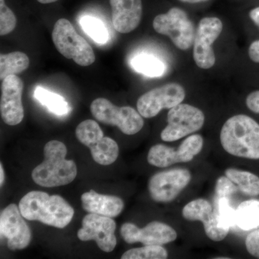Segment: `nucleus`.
Returning <instances> with one entry per match:
<instances>
[{"mask_svg": "<svg viewBox=\"0 0 259 259\" xmlns=\"http://www.w3.org/2000/svg\"><path fill=\"white\" fill-rule=\"evenodd\" d=\"M19 208L28 221H36L48 226L64 228L74 217V210L60 195L32 191L20 199Z\"/></svg>", "mask_w": 259, "mask_h": 259, "instance_id": "1", "label": "nucleus"}, {"mask_svg": "<svg viewBox=\"0 0 259 259\" xmlns=\"http://www.w3.org/2000/svg\"><path fill=\"white\" fill-rule=\"evenodd\" d=\"M225 151L237 157L259 159V124L245 115L233 116L221 131Z\"/></svg>", "mask_w": 259, "mask_h": 259, "instance_id": "2", "label": "nucleus"}, {"mask_svg": "<svg viewBox=\"0 0 259 259\" xmlns=\"http://www.w3.org/2000/svg\"><path fill=\"white\" fill-rule=\"evenodd\" d=\"M44 160L32 171V178L44 187L69 185L77 175V167L72 160H66L67 148L59 141H51L44 148Z\"/></svg>", "mask_w": 259, "mask_h": 259, "instance_id": "3", "label": "nucleus"}, {"mask_svg": "<svg viewBox=\"0 0 259 259\" xmlns=\"http://www.w3.org/2000/svg\"><path fill=\"white\" fill-rule=\"evenodd\" d=\"M52 39L58 51L76 64L88 66L95 61L93 48L76 32L69 20L59 19L54 25Z\"/></svg>", "mask_w": 259, "mask_h": 259, "instance_id": "4", "label": "nucleus"}, {"mask_svg": "<svg viewBox=\"0 0 259 259\" xmlns=\"http://www.w3.org/2000/svg\"><path fill=\"white\" fill-rule=\"evenodd\" d=\"M96 120L105 125L117 126L124 134H138L144 125V119L133 107H117L105 98H97L90 105Z\"/></svg>", "mask_w": 259, "mask_h": 259, "instance_id": "5", "label": "nucleus"}, {"mask_svg": "<svg viewBox=\"0 0 259 259\" xmlns=\"http://www.w3.org/2000/svg\"><path fill=\"white\" fill-rule=\"evenodd\" d=\"M76 139L88 147L94 161L103 166L112 164L117 160L119 147L113 139L105 137L96 121H83L76 129Z\"/></svg>", "mask_w": 259, "mask_h": 259, "instance_id": "6", "label": "nucleus"}, {"mask_svg": "<svg viewBox=\"0 0 259 259\" xmlns=\"http://www.w3.org/2000/svg\"><path fill=\"white\" fill-rule=\"evenodd\" d=\"M153 27L156 32L167 35L175 47L182 51L193 45L195 30L187 13L178 8H173L166 14L158 15L154 18Z\"/></svg>", "mask_w": 259, "mask_h": 259, "instance_id": "7", "label": "nucleus"}, {"mask_svg": "<svg viewBox=\"0 0 259 259\" xmlns=\"http://www.w3.org/2000/svg\"><path fill=\"white\" fill-rule=\"evenodd\" d=\"M168 125L162 131L161 139L166 142L178 141L202 128L204 115L197 107L180 104L168 112Z\"/></svg>", "mask_w": 259, "mask_h": 259, "instance_id": "8", "label": "nucleus"}, {"mask_svg": "<svg viewBox=\"0 0 259 259\" xmlns=\"http://www.w3.org/2000/svg\"><path fill=\"white\" fill-rule=\"evenodd\" d=\"M185 95V89L179 83H167L141 95L137 102L138 111L145 118H152L163 109L180 105Z\"/></svg>", "mask_w": 259, "mask_h": 259, "instance_id": "9", "label": "nucleus"}, {"mask_svg": "<svg viewBox=\"0 0 259 259\" xmlns=\"http://www.w3.org/2000/svg\"><path fill=\"white\" fill-rule=\"evenodd\" d=\"M203 144V138L200 135L195 134L186 139L177 151L165 145H156L149 150L148 162L159 168H165L177 163H187L201 152Z\"/></svg>", "mask_w": 259, "mask_h": 259, "instance_id": "10", "label": "nucleus"}, {"mask_svg": "<svg viewBox=\"0 0 259 259\" xmlns=\"http://www.w3.org/2000/svg\"><path fill=\"white\" fill-rule=\"evenodd\" d=\"M223 23L219 18H204L199 22L194 40L193 58L198 67L209 69L215 64L212 44L222 32Z\"/></svg>", "mask_w": 259, "mask_h": 259, "instance_id": "11", "label": "nucleus"}, {"mask_svg": "<svg viewBox=\"0 0 259 259\" xmlns=\"http://www.w3.org/2000/svg\"><path fill=\"white\" fill-rule=\"evenodd\" d=\"M191 179L190 171L183 168L159 172L148 182L150 195L155 202H171L190 184Z\"/></svg>", "mask_w": 259, "mask_h": 259, "instance_id": "12", "label": "nucleus"}, {"mask_svg": "<svg viewBox=\"0 0 259 259\" xmlns=\"http://www.w3.org/2000/svg\"><path fill=\"white\" fill-rule=\"evenodd\" d=\"M116 223L112 218L90 213L83 218L82 227L78 231L80 241H95L103 251L112 252L117 245Z\"/></svg>", "mask_w": 259, "mask_h": 259, "instance_id": "13", "label": "nucleus"}, {"mask_svg": "<svg viewBox=\"0 0 259 259\" xmlns=\"http://www.w3.org/2000/svg\"><path fill=\"white\" fill-rule=\"evenodd\" d=\"M1 238H6L8 247L11 250L26 248L31 241V231L24 221L20 208L10 204L0 214Z\"/></svg>", "mask_w": 259, "mask_h": 259, "instance_id": "14", "label": "nucleus"}, {"mask_svg": "<svg viewBox=\"0 0 259 259\" xmlns=\"http://www.w3.org/2000/svg\"><path fill=\"white\" fill-rule=\"evenodd\" d=\"M120 234L127 243H140L145 245H162L175 241L177 233L171 226L165 223L153 221L144 228H139L131 223H124Z\"/></svg>", "mask_w": 259, "mask_h": 259, "instance_id": "15", "label": "nucleus"}, {"mask_svg": "<svg viewBox=\"0 0 259 259\" xmlns=\"http://www.w3.org/2000/svg\"><path fill=\"white\" fill-rule=\"evenodd\" d=\"M24 84L17 75H10L3 80L1 84L0 112L3 121L8 125H18L24 118L22 103Z\"/></svg>", "mask_w": 259, "mask_h": 259, "instance_id": "16", "label": "nucleus"}, {"mask_svg": "<svg viewBox=\"0 0 259 259\" xmlns=\"http://www.w3.org/2000/svg\"><path fill=\"white\" fill-rule=\"evenodd\" d=\"M182 215L187 221H202L206 235L212 241H223L229 233L230 229L221 226L217 213L205 199H195L186 204L182 209Z\"/></svg>", "mask_w": 259, "mask_h": 259, "instance_id": "17", "label": "nucleus"}, {"mask_svg": "<svg viewBox=\"0 0 259 259\" xmlns=\"http://www.w3.org/2000/svg\"><path fill=\"white\" fill-rule=\"evenodd\" d=\"M112 23L116 31L129 33L138 28L143 13L141 0H110Z\"/></svg>", "mask_w": 259, "mask_h": 259, "instance_id": "18", "label": "nucleus"}, {"mask_svg": "<svg viewBox=\"0 0 259 259\" xmlns=\"http://www.w3.org/2000/svg\"><path fill=\"white\" fill-rule=\"evenodd\" d=\"M81 203L86 212L109 218L117 217L124 208L120 197L99 194L93 190L81 195Z\"/></svg>", "mask_w": 259, "mask_h": 259, "instance_id": "19", "label": "nucleus"}, {"mask_svg": "<svg viewBox=\"0 0 259 259\" xmlns=\"http://www.w3.org/2000/svg\"><path fill=\"white\" fill-rule=\"evenodd\" d=\"M131 66L140 74L151 78L161 77L166 71L163 61L150 54H139L132 58Z\"/></svg>", "mask_w": 259, "mask_h": 259, "instance_id": "20", "label": "nucleus"}, {"mask_svg": "<svg viewBox=\"0 0 259 259\" xmlns=\"http://www.w3.org/2000/svg\"><path fill=\"white\" fill-rule=\"evenodd\" d=\"M236 226L248 231L259 228V200L244 201L236 209Z\"/></svg>", "mask_w": 259, "mask_h": 259, "instance_id": "21", "label": "nucleus"}, {"mask_svg": "<svg viewBox=\"0 0 259 259\" xmlns=\"http://www.w3.org/2000/svg\"><path fill=\"white\" fill-rule=\"evenodd\" d=\"M30 59L20 51L1 54L0 56V79L2 81L10 75H17L28 69Z\"/></svg>", "mask_w": 259, "mask_h": 259, "instance_id": "22", "label": "nucleus"}, {"mask_svg": "<svg viewBox=\"0 0 259 259\" xmlns=\"http://www.w3.org/2000/svg\"><path fill=\"white\" fill-rule=\"evenodd\" d=\"M226 176L238 187V190L245 195H259V177L250 172L236 168H228Z\"/></svg>", "mask_w": 259, "mask_h": 259, "instance_id": "23", "label": "nucleus"}, {"mask_svg": "<svg viewBox=\"0 0 259 259\" xmlns=\"http://www.w3.org/2000/svg\"><path fill=\"white\" fill-rule=\"evenodd\" d=\"M35 98L42 105L56 115H64L69 110V105L61 95L51 93L42 88H37L35 91Z\"/></svg>", "mask_w": 259, "mask_h": 259, "instance_id": "24", "label": "nucleus"}, {"mask_svg": "<svg viewBox=\"0 0 259 259\" xmlns=\"http://www.w3.org/2000/svg\"><path fill=\"white\" fill-rule=\"evenodd\" d=\"M84 32L98 44H105L108 40V32L101 20L92 16H84L80 20Z\"/></svg>", "mask_w": 259, "mask_h": 259, "instance_id": "25", "label": "nucleus"}, {"mask_svg": "<svg viewBox=\"0 0 259 259\" xmlns=\"http://www.w3.org/2000/svg\"><path fill=\"white\" fill-rule=\"evenodd\" d=\"M168 253L161 245H145L141 248H133L125 252L122 259H166Z\"/></svg>", "mask_w": 259, "mask_h": 259, "instance_id": "26", "label": "nucleus"}, {"mask_svg": "<svg viewBox=\"0 0 259 259\" xmlns=\"http://www.w3.org/2000/svg\"><path fill=\"white\" fill-rule=\"evenodd\" d=\"M215 210L220 223L223 228L230 229L236 226V209L233 208L230 204L227 197L214 199Z\"/></svg>", "mask_w": 259, "mask_h": 259, "instance_id": "27", "label": "nucleus"}, {"mask_svg": "<svg viewBox=\"0 0 259 259\" xmlns=\"http://www.w3.org/2000/svg\"><path fill=\"white\" fill-rule=\"evenodd\" d=\"M17 19L13 12L5 4V0H0V35H8L16 27Z\"/></svg>", "mask_w": 259, "mask_h": 259, "instance_id": "28", "label": "nucleus"}, {"mask_svg": "<svg viewBox=\"0 0 259 259\" xmlns=\"http://www.w3.org/2000/svg\"><path fill=\"white\" fill-rule=\"evenodd\" d=\"M238 190L236 184L233 183L228 177H221L218 179L215 186V199L228 197L236 193Z\"/></svg>", "mask_w": 259, "mask_h": 259, "instance_id": "29", "label": "nucleus"}, {"mask_svg": "<svg viewBox=\"0 0 259 259\" xmlns=\"http://www.w3.org/2000/svg\"><path fill=\"white\" fill-rule=\"evenodd\" d=\"M245 247L250 255L259 258V228L247 236Z\"/></svg>", "mask_w": 259, "mask_h": 259, "instance_id": "30", "label": "nucleus"}, {"mask_svg": "<svg viewBox=\"0 0 259 259\" xmlns=\"http://www.w3.org/2000/svg\"><path fill=\"white\" fill-rule=\"evenodd\" d=\"M245 103L250 111L259 114V90L249 94Z\"/></svg>", "mask_w": 259, "mask_h": 259, "instance_id": "31", "label": "nucleus"}, {"mask_svg": "<svg viewBox=\"0 0 259 259\" xmlns=\"http://www.w3.org/2000/svg\"><path fill=\"white\" fill-rule=\"evenodd\" d=\"M248 55L250 60L255 63H259V40H255L250 44Z\"/></svg>", "mask_w": 259, "mask_h": 259, "instance_id": "32", "label": "nucleus"}, {"mask_svg": "<svg viewBox=\"0 0 259 259\" xmlns=\"http://www.w3.org/2000/svg\"><path fill=\"white\" fill-rule=\"evenodd\" d=\"M249 16L252 21H253V23L255 24V25L259 28V7L250 10Z\"/></svg>", "mask_w": 259, "mask_h": 259, "instance_id": "33", "label": "nucleus"}, {"mask_svg": "<svg viewBox=\"0 0 259 259\" xmlns=\"http://www.w3.org/2000/svg\"><path fill=\"white\" fill-rule=\"evenodd\" d=\"M5 180L4 169H3V164L0 163V185L3 186Z\"/></svg>", "mask_w": 259, "mask_h": 259, "instance_id": "34", "label": "nucleus"}, {"mask_svg": "<svg viewBox=\"0 0 259 259\" xmlns=\"http://www.w3.org/2000/svg\"><path fill=\"white\" fill-rule=\"evenodd\" d=\"M180 1L187 3H202V2L207 1V0H180Z\"/></svg>", "mask_w": 259, "mask_h": 259, "instance_id": "35", "label": "nucleus"}, {"mask_svg": "<svg viewBox=\"0 0 259 259\" xmlns=\"http://www.w3.org/2000/svg\"><path fill=\"white\" fill-rule=\"evenodd\" d=\"M37 1L41 4H49V3H55L58 0H37Z\"/></svg>", "mask_w": 259, "mask_h": 259, "instance_id": "36", "label": "nucleus"}]
</instances>
